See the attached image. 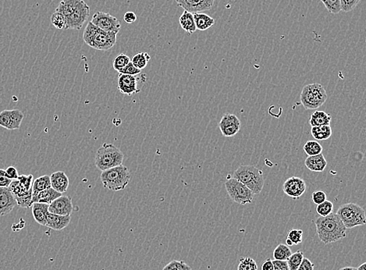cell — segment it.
Returning <instances> with one entry per match:
<instances>
[{"label":"cell","mask_w":366,"mask_h":270,"mask_svg":"<svg viewBox=\"0 0 366 270\" xmlns=\"http://www.w3.org/2000/svg\"><path fill=\"white\" fill-rule=\"evenodd\" d=\"M316 233L324 244L334 243L347 235L346 227L336 213L332 212L327 216H320L315 220Z\"/></svg>","instance_id":"6da1fadb"},{"label":"cell","mask_w":366,"mask_h":270,"mask_svg":"<svg viewBox=\"0 0 366 270\" xmlns=\"http://www.w3.org/2000/svg\"><path fill=\"white\" fill-rule=\"evenodd\" d=\"M116 35L101 30L90 21L83 34V40L90 47L100 51H107L116 45Z\"/></svg>","instance_id":"7a4b0ae2"},{"label":"cell","mask_w":366,"mask_h":270,"mask_svg":"<svg viewBox=\"0 0 366 270\" xmlns=\"http://www.w3.org/2000/svg\"><path fill=\"white\" fill-rule=\"evenodd\" d=\"M233 178L242 183L254 195H259L264 187L262 171L254 166H240L234 171Z\"/></svg>","instance_id":"3957f363"},{"label":"cell","mask_w":366,"mask_h":270,"mask_svg":"<svg viewBox=\"0 0 366 270\" xmlns=\"http://www.w3.org/2000/svg\"><path fill=\"white\" fill-rule=\"evenodd\" d=\"M102 185L112 191H123L131 179L130 170L126 166L120 165L102 171L100 176Z\"/></svg>","instance_id":"277c9868"},{"label":"cell","mask_w":366,"mask_h":270,"mask_svg":"<svg viewBox=\"0 0 366 270\" xmlns=\"http://www.w3.org/2000/svg\"><path fill=\"white\" fill-rule=\"evenodd\" d=\"M123 153L114 145L104 144L101 146L95 154V165L101 172L113 167L123 165Z\"/></svg>","instance_id":"5b68a950"},{"label":"cell","mask_w":366,"mask_h":270,"mask_svg":"<svg viewBox=\"0 0 366 270\" xmlns=\"http://www.w3.org/2000/svg\"><path fill=\"white\" fill-rule=\"evenodd\" d=\"M326 91L319 83H313L304 87L300 95V100L305 109H317L327 100Z\"/></svg>","instance_id":"8992f818"},{"label":"cell","mask_w":366,"mask_h":270,"mask_svg":"<svg viewBox=\"0 0 366 270\" xmlns=\"http://www.w3.org/2000/svg\"><path fill=\"white\" fill-rule=\"evenodd\" d=\"M336 214L340 217L346 229L364 226L366 223L365 212L357 204L347 203L340 205Z\"/></svg>","instance_id":"52a82bcc"},{"label":"cell","mask_w":366,"mask_h":270,"mask_svg":"<svg viewBox=\"0 0 366 270\" xmlns=\"http://www.w3.org/2000/svg\"><path fill=\"white\" fill-rule=\"evenodd\" d=\"M225 188L230 198L234 202L245 205L252 203L254 194L242 183L234 178H230L225 183Z\"/></svg>","instance_id":"ba28073f"},{"label":"cell","mask_w":366,"mask_h":270,"mask_svg":"<svg viewBox=\"0 0 366 270\" xmlns=\"http://www.w3.org/2000/svg\"><path fill=\"white\" fill-rule=\"evenodd\" d=\"M89 15L90 7L84 0H80L74 12L70 16L66 18L67 21L66 30L67 29L81 30L83 25L86 23L89 18Z\"/></svg>","instance_id":"9c48e42d"},{"label":"cell","mask_w":366,"mask_h":270,"mask_svg":"<svg viewBox=\"0 0 366 270\" xmlns=\"http://www.w3.org/2000/svg\"><path fill=\"white\" fill-rule=\"evenodd\" d=\"M91 22L101 30L116 34L119 33L121 28L120 22L116 17L102 11L94 14Z\"/></svg>","instance_id":"30bf717a"},{"label":"cell","mask_w":366,"mask_h":270,"mask_svg":"<svg viewBox=\"0 0 366 270\" xmlns=\"http://www.w3.org/2000/svg\"><path fill=\"white\" fill-rule=\"evenodd\" d=\"M17 201V205L21 208L29 209L33 205L32 203V189L27 190L22 187L18 180L11 181L8 187Z\"/></svg>","instance_id":"8fae6325"},{"label":"cell","mask_w":366,"mask_h":270,"mask_svg":"<svg viewBox=\"0 0 366 270\" xmlns=\"http://www.w3.org/2000/svg\"><path fill=\"white\" fill-rule=\"evenodd\" d=\"M25 115L19 109L4 110L0 112V126L7 130H18Z\"/></svg>","instance_id":"7c38bea8"},{"label":"cell","mask_w":366,"mask_h":270,"mask_svg":"<svg viewBox=\"0 0 366 270\" xmlns=\"http://www.w3.org/2000/svg\"><path fill=\"white\" fill-rule=\"evenodd\" d=\"M241 122L236 115L226 113L220 119L219 123L220 131L223 136L227 138L234 137L241 129Z\"/></svg>","instance_id":"4fadbf2b"},{"label":"cell","mask_w":366,"mask_h":270,"mask_svg":"<svg viewBox=\"0 0 366 270\" xmlns=\"http://www.w3.org/2000/svg\"><path fill=\"white\" fill-rule=\"evenodd\" d=\"M283 190L293 199H298L306 191V184L301 177H291L284 183Z\"/></svg>","instance_id":"5bb4252c"},{"label":"cell","mask_w":366,"mask_h":270,"mask_svg":"<svg viewBox=\"0 0 366 270\" xmlns=\"http://www.w3.org/2000/svg\"><path fill=\"white\" fill-rule=\"evenodd\" d=\"M74 211L72 198L62 195L49 205V212L60 216H71Z\"/></svg>","instance_id":"9a60e30c"},{"label":"cell","mask_w":366,"mask_h":270,"mask_svg":"<svg viewBox=\"0 0 366 270\" xmlns=\"http://www.w3.org/2000/svg\"><path fill=\"white\" fill-rule=\"evenodd\" d=\"M176 4L192 14L202 13L212 9L215 0H175Z\"/></svg>","instance_id":"2e32d148"},{"label":"cell","mask_w":366,"mask_h":270,"mask_svg":"<svg viewBox=\"0 0 366 270\" xmlns=\"http://www.w3.org/2000/svg\"><path fill=\"white\" fill-rule=\"evenodd\" d=\"M138 77L136 76L119 74L118 89L123 95H131L139 93L140 90L137 88Z\"/></svg>","instance_id":"e0dca14e"},{"label":"cell","mask_w":366,"mask_h":270,"mask_svg":"<svg viewBox=\"0 0 366 270\" xmlns=\"http://www.w3.org/2000/svg\"><path fill=\"white\" fill-rule=\"evenodd\" d=\"M16 205V199L9 188H0V216L10 214Z\"/></svg>","instance_id":"ac0fdd59"},{"label":"cell","mask_w":366,"mask_h":270,"mask_svg":"<svg viewBox=\"0 0 366 270\" xmlns=\"http://www.w3.org/2000/svg\"><path fill=\"white\" fill-rule=\"evenodd\" d=\"M71 216H60L49 212L46 217V226L54 230H62L71 223Z\"/></svg>","instance_id":"d6986e66"},{"label":"cell","mask_w":366,"mask_h":270,"mask_svg":"<svg viewBox=\"0 0 366 270\" xmlns=\"http://www.w3.org/2000/svg\"><path fill=\"white\" fill-rule=\"evenodd\" d=\"M50 177L51 187L53 189L61 194L64 193L67 191L70 181L65 173L63 171H57V172L53 173Z\"/></svg>","instance_id":"ffe728a7"},{"label":"cell","mask_w":366,"mask_h":270,"mask_svg":"<svg viewBox=\"0 0 366 270\" xmlns=\"http://www.w3.org/2000/svg\"><path fill=\"white\" fill-rule=\"evenodd\" d=\"M305 165L312 172L321 173L325 170L327 166V161L322 153L316 156H308L305 160Z\"/></svg>","instance_id":"44dd1931"},{"label":"cell","mask_w":366,"mask_h":270,"mask_svg":"<svg viewBox=\"0 0 366 270\" xmlns=\"http://www.w3.org/2000/svg\"><path fill=\"white\" fill-rule=\"evenodd\" d=\"M62 196V194L53 189V188H48L44 191H40L36 195H32V203L39 202V203L50 205L53 201Z\"/></svg>","instance_id":"7402d4cb"},{"label":"cell","mask_w":366,"mask_h":270,"mask_svg":"<svg viewBox=\"0 0 366 270\" xmlns=\"http://www.w3.org/2000/svg\"><path fill=\"white\" fill-rule=\"evenodd\" d=\"M32 215L36 223L46 226V217L49 213V205L36 202L32 205Z\"/></svg>","instance_id":"603a6c76"},{"label":"cell","mask_w":366,"mask_h":270,"mask_svg":"<svg viewBox=\"0 0 366 270\" xmlns=\"http://www.w3.org/2000/svg\"><path fill=\"white\" fill-rule=\"evenodd\" d=\"M179 25L185 32L192 35L197 31L195 23L194 15L189 11H185L179 18Z\"/></svg>","instance_id":"cb8c5ba5"},{"label":"cell","mask_w":366,"mask_h":270,"mask_svg":"<svg viewBox=\"0 0 366 270\" xmlns=\"http://www.w3.org/2000/svg\"><path fill=\"white\" fill-rule=\"evenodd\" d=\"M194 15L195 23L196 28L199 31L208 30L209 28L215 25V20L212 17L209 16L208 14L204 13H196L193 14Z\"/></svg>","instance_id":"d4e9b609"},{"label":"cell","mask_w":366,"mask_h":270,"mask_svg":"<svg viewBox=\"0 0 366 270\" xmlns=\"http://www.w3.org/2000/svg\"><path fill=\"white\" fill-rule=\"evenodd\" d=\"M331 116L323 111L315 110L310 116L308 123L312 126L330 124Z\"/></svg>","instance_id":"484cf974"},{"label":"cell","mask_w":366,"mask_h":270,"mask_svg":"<svg viewBox=\"0 0 366 270\" xmlns=\"http://www.w3.org/2000/svg\"><path fill=\"white\" fill-rule=\"evenodd\" d=\"M311 133L316 141L327 140L332 135V128L330 125L312 126Z\"/></svg>","instance_id":"4316f807"},{"label":"cell","mask_w":366,"mask_h":270,"mask_svg":"<svg viewBox=\"0 0 366 270\" xmlns=\"http://www.w3.org/2000/svg\"><path fill=\"white\" fill-rule=\"evenodd\" d=\"M80 0H62L56 9V12L60 13L65 18H67L74 12Z\"/></svg>","instance_id":"83f0119b"},{"label":"cell","mask_w":366,"mask_h":270,"mask_svg":"<svg viewBox=\"0 0 366 270\" xmlns=\"http://www.w3.org/2000/svg\"><path fill=\"white\" fill-rule=\"evenodd\" d=\"M52 188L50 177L48 175L42 176L33 181L32 184V195H36L40 191Z\"/></svg>","instance_id":"f1b7e54d"},{"label":"cell","mask_w":366,"mask_h":270,"mask_svg":"<svg viewBox=\"0 0 366 270\" xmlns=\"http://www.w3.org/2000/svg\"><path fill=\"white\" fill-rule=\"evenodd\" d=\"M151 60V56L147 53H137L135 56L133 57L130 62L133 63V65L138 69V70H143L148 65V62Z\"/></svg>","instance_id":"f546056e"},{"label":"cell","mask_w":366,"mask_h":270,"mask_svg":"<svg viewBox=\"0 0 366 270\" xmlns=\"http://www.w3.org/2000/svg\"><path fill=\"white\" fill-rule=\"evenodd\" d=\"M292 254L291 248L284 244H280L277 246L273 251V258L275 260H287Z\"/></svg>","instance_id":"4dcf8cb0"},{"label":"cell","mask_w":366,"mask_h":270,"mask_svg":"<svg viewBox=\"0 0 366 270\" xmlns=\"http://www.w3.org/2000/svg\"><path fill=\"white\" fill-rule=\"evenodd\" d=\"M303 149L308 156H316L322 153V146L316 141H308Z\"/></svg>","instance_id":"1f68e13d"},{"label":"cell","mask_w":366,"mask_h":270,"mask_svg":"<svg viewBox=\"0 0 366 270\" xmlns=\"http://www.w3.org/2000/svg\"><path fill=\"white\" fill-rule=\"evenodd\" d=\"M303 258H304V253L301 251H296L292 253L291 256L287 258V261L288 264L289 269L297 270V268L301 263Z\"/></svg>","instance_id":"d6a6232c"},{"label":"cell","mask_w":366,"mask_h":270,"mask_svg":"<svg viewBox=\"0 0 366 270\" xmlns=\"http://www.w3.org/2000/svg\"><path fill=\"white\" fill-rule=\"evenodd\" d=\"M317 213L320 216H327L333 212V204L330 201L326 200L322 203L317 205L316 209Z\"/></svg>","instance_id":"836d02e7"},{"label":"cell","mask_w":366,"mask_h":270,"mask_svg":"<svg viewBox=\"0 0 366 270\" xmlns=\"http://www.w3.org/2000/svg\"><path fill=\"white\" fill-rule=\"evenodd\" d=\"M51 23L55 28L60 30H66V26H67V21H66L65 17L60 13L55 12L51 17Z\"/></svg>","instance_id":"e575fe53"},{"label":"cell","mask_w":366,"mask_h":270,"mask_svg":"<svg viewBox=\"0 0 366 270\" xmlns=\"http://www.w3.org/2000/svg\"><path fill=\"white\" fill-rule=\"evenodd\" d=\"M238 270H258L256 261L250 257H245L240 259Z\"/></svg>","instance_id":"d590c367"},{"label":"cell","mask_w":366,"mask_h":270,"mask_svg":"<svg viewBox=\"0 0 366 270\" xmlns=\"http://www.w3.org/2000/svg\"><path fill=\"white\" fill-rule=\"evenodd\" d=\"M130 57L126 54L121 53V54L116 56V58H115L114 60H113V68H114V70H116V71H118L119 72L120 70L124 68V67H125L126 66L130 63Z\"/></svg>","instance_id":"8d00e7d4"},{"label":"cell","mask_w":366,"mask_h":270,"mask_svg":"<svg viewBox=\"0 0 366 270\" xmlns=\"http://www.w3.org/2000/svg\"><path fill=\"white\" fill-rule=\"evenodd\" d=\"M326 10L332 14H338L341 11L340 0H320Z\"/></svg>","instance_id":"74e56055"},{"label":"cell","mask_w":366,"mask_h":270,"mask_svg":"<svg viewBox=\"0 0 366 270\" xmlns=\"http://www.w3.org/2000/svg\"><path fill=\"white\" fill-rule=\"evenodd\" d=\"M162 270H192L186 262L181 260H172Z\"/></svg>","instance_id":"f35d334b"},{"label":"cell","mask_w":366,"mask_h":270,"mask_svg":"<svg viewBox=\"0 0 366 270\" xmlns=\"http://www.w3.org/2000/svg\"><path fill=\"white\" fill-rule=\"evenodd\" d=\"M303 230L300 229H291L287 233V238L291 240L293 245H298L302 242Z\"/></svg>","instance_id":"ab89813d"},{"label":"cell","mask_w":366,"mask_h":270,"mask_svg":"<svg viewBox=\"0 0 366 270\" xmlns=\"http://www.w3.org/2000/svg\"><path fill=\"white\" fill-rule=\"evenodd\" d=\"M17 180L19 181L21 185H22V187H24L25 189H32V184H33L34 181V177L32 174H29V175H25V174L19 175L18 176V178Z\"/></svg>","instance_id":"60d3db41"},{"label":"cell","mask_w":366,"mask_h":270,"mask_svg":"<svg viewBox=\"0 0 366 270\" xmlns=\"http://www.w3.org/2000/svg\"><path fill=\"white\" fill-rule=\"evenodd\" d=\"M341 11L347 13L354 11L360 0H340Z\"/></svg>","instance_id":"b9f144b4"},{"label":"cell","mask_w":366,"mask_h":270,"mask_svg":"<svg viewBox=\"0 0 366 270\" xmlns=\"http://www.w3.org/2000/svg\"><path fill=\"white\" fill-rule=\"evenodd\" d=\"M119 73H120V74H127V75L136 76L137 75V74H141V70L136 68V67L133 65V63H131V62H130V63H129L128 64L124 67V68L120 70V71H119Z\"/></svg>","instance_id":"7bdbcfd3"},{"label":"cell","mask_w":366,"mask_h":270,"mask_svg":"<svg viewBox=\"0 0 366 270\" xmlns=\"http://www.w3.org/2000/svg\"><path fill=\"white\" fill-rule=\"evenodd\" d=\"M326 195L324 191H315L312 193V198L315 205H319L326 200Z\"/></svg>","instance_id":"ee69618b"},{"label":"cell","mask_w":366,"mask_h":270,"mask_svg":"<svg viewBox=\"0 0 366 270\" xmlns=\"http://www.w3.org/2000/svg\"><path fill=\"white\" fill-rule=\"evenodd\" d=\"M12 180L9 179L5 174V170L0 169V188H8Z\"/></svg>","instance_id":"f6af8a7d"},{"label":"cell","mask_w":366,"mask_h":270,"mask_svg":"<svg viewBox=\"0 0 366 270\" xmlns=\"http://www.w3.org/2000/svg\"><path fill=\"white\" fill-rule=\"evenodd\" d=\"M314 267H315V265L312 263V261H310L308 258L304 257L297 270H314Z\"/></svg>","instance_id":"bcb514c9"},{"label":"cell","mask_w":366,"mask_h":270,"mask_svg":"<svg viewBox=\"0 0 366 270\" xmlns=\"http://www.w3.org/2000/svg\"><path fill=\"white\" fill-rule=\"evenodd\" d=\"M273 263L274 270H290L287 260H274Z\"/></svg>","instance_id":"7dc6e473"},{"label":"cell","mask_w":366,"mask_h":270,"mask_svg":"<svg viewBox=\"0 0 366 270\" xmlns=\"http://www.w3.org/2000/svg\"><path fill=\"white\" fill-rule=\"evenodd\" d=\"M5 174L8 178L12 180H17L18 178V172L17 169L14 167H9L8 169H6Z\"/></svg>","instance_id":"c3c4849f"},{"label":"cell","mask_w":366,"mask_h":270,"mask_svg":"<svg viewBox=\"0 0 366 270\" xmlns=\"http://www.w3.org/2000/svg\"><path fill=\"white\" fill-rule=\"evenodd\" d=\"M123 20H124L126 23L130 25V24L134 23L137 21V15L132 11H129V12H127L124 14Z\"/></svg>","instance_id":"681fc988"},{"label":"cell","mask_w":366,"mask_h":270,"mask_svg":"<svg viewBox=\"0 0 366 270\" xmlns=\"http://www.w3.org/2000/svg\"><path fill=\"white\" fill-rule=\"evenodd\" d=\"M262 270H274L273 261L270 258H268L263 262L262 265Z\"/></svg>","instance_id":"f907efd6"},{"label":"cell","mask_w":366,"mask_h":270,"mask_svg":"<svg viewBox=\"0 0 366 270\" xmlns=\"http://www.w3.org/2000/svg\"><path fill=\"white\" fill-rule=\"evenodd\" d=\"M357 270H366L365 262H364V263H362L361 264V265H359V266L357 268Z\"/></svg>","instance_id":"816d5d0a"},{"label":"cell","mask_w":366,"mask_h":270,"mask_svg":"<svg viewBox=\"0 0 366 270\" xmlns=\"http://www.w3.org/2000/svg\"><path fill=\"white\" fill-rule=\"evenodd\" d=\"M339 270H357V268H354V267L347 266L340 268Z\"/></svg>","instance_id":"f5cc1de1"}]
</instances>
